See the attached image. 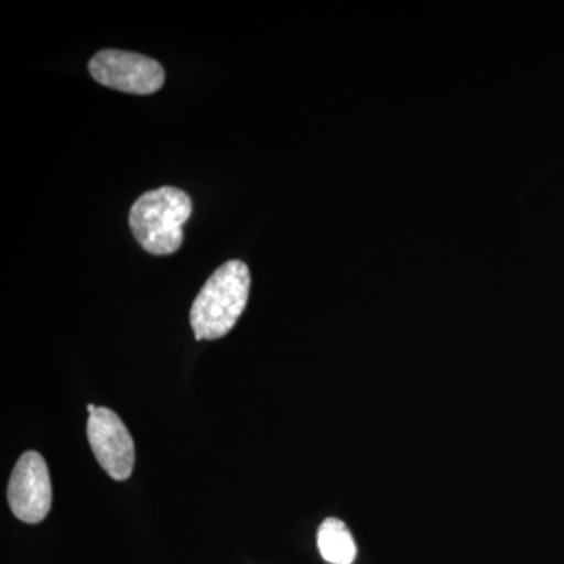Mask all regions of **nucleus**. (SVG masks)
Returning a JSON list of instances; mask_svg holds the SVG:
<instances>
[{
    "mask_svg": "<svg viewBox=\"0 0 564 564\" xmlns=\"http://www.w3.org/2000/svg\"><path fill=\"white\" fill-rule=\"evenodd\" d=\"M251 276L247 263L228 261L203 285L193 302L191 325L196 340L226 336L247 307Z\"/></svg>",
    "mask_w": 564,
    "mask_h": 564,
    "instance_id": "nucleus-1",
    "label": "nucleus"
},
{
    "mask_svg": "<svg viewBox=\"0 0 564 564\" xmlns=\"http://www.w3.org/2000/svg\"><path fill=\"white\" fill-rule=\"evenodd\" d=\"M193 204L187 193L176 187H161L143 193L133 203L129 226L144 251L170 256L184 242V225L191 218Z\"/></svg>",
    "mask_w": 564,
    "mask_h": 564,
    "instance_id": "nucleus-2",
    "label": "nucleus"
},
{
    "mask_svg": "<svg viewBox=\"0 0 564 564\" xmlns=\"http://www.w3.org/2000/svg\"><path fill=\"white\" fill-rule=\"evenodd\" d=\"M88 70L102 87L129 95H152L161 90L165 82V70L161 63L135 52H98L88 63Z\"/></svg>",
    "mask_w": 564,
    "mask_h": 564,
    "instance_id": "nucleus-3",
    "label": "nucleus"
},
{
    "mask_svg": "<svg viewBox=\"0 0 564 564\" xmlns=\"http://www.w3.org/2000/svg\"><path fill=\"white\" fill-rule=\"evenodd\" d=\"M11 511L25 524H39L50 514L52 485L46 459L39 452H25L18 459L9 484Z\"/></svg>",
    "mask_w": 564,
    "mask_h": 564,
    "instance_id": "nucleus-4",
    "label": "nucleus"
},
{
    "mask_svg": "<svg viewBox=\"0 0 564 564\" xmlns=\"http://www.w3.org/2000/svg\"><path fill=\"white\" fill-rule=\"evenodd\" d=\"M87 436L102 469L113 480H128L135 464V445L124 422L109 408H98L88 419Z\"/></svg>",
    "mask_w": 564,
    "mask_h": 564,
    "instance_id": "nucleus-5",
    "label": "nucleus"
},
{
    "mask_svg": "<svg viewBox=\"0 0 564 564\" xmlns=\"http://www.w3.org/2000/svg\"><path fill=\"white\" fill-rule=\"evenodd\" d=\"M318 551L325 562L351 564L356 558V543L348 527L340 519L328 518L318 527Z\"/></svg>",
    "mask_w": 564,
    "mask_h": 564,
    "instance_id": "nucleus-6",
    "label": "nucleus"
}]
</instances>
